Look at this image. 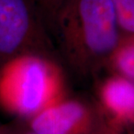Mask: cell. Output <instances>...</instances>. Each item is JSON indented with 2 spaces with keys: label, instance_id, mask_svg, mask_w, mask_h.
Returning <instances> with one entry per match:
<instances>
[{
  "label": "cell",
  "instance_id": "3957f363",
  "mask_svg": "<svg viewBox=\"0 0 134 134\" xmlns=\"http://www.w3.org/2000/svg\"><path fill=\"white\" fill-rule=\"evenodd\" d=\"M48 30L35 0H0V64L23 54L51 55Z\"/></svg>",
  "mask_w": 134,
  "mask_h": 134
},
{
  "label": "cell",
  "instance_id": "ba28073f",
  "mask_svg": "<svg viewBox=\"0 0 134 134\" xmlns=\"http://www.w3.org/2000/svg\"><path fill=\"white\" fill-rule=\"evenodd\" d=\"M38 9L50 30L52 19L64 0H35Z\"/></svg>",
  "mask_w": 134,
  "mask_h": 134
},
{
  "label": "cell",
  "instance_id": "30bf717a",
  "mask_svg": "<svg viewBox=\"0 0 134 134\" xmlns=\"http://www.w3.org/2000/svg\"><path fill=\"white\" fill-rule=\"evenodd\" d=\"M15 134H38V133L34 132L32 130H31L30 132H18V133H15Z\"/></svg>",
  "mask_w": 134,
  "mask_h": 134
},
{
  "label": "cell",
  "instance_id": "8fae6325",
  "mask_svg": "<svg viewBox=\"0 0 134 134\" xmlns=\"http://www.w3.org/2000/svg\"><path fill=\"white\" fill-rule=\"evenodd\" d=\"M132 134H134V132H133V133H132Z\"/></svg>",
  "mask_w": 134,
  "mask_h": 134
},
{
  "label": "cell",
  "instance_id": "7a4b0ae2",
  "mask_svg": "<svg viewBox=\"0 0 134 134\" xmlns=\"http://www.w3.org/2000/svg\"><path fill=\"white\" fill-rule=\"evenodd\" d=\"M65 93L64 77L52 55L28 53L0 64V107L29 119Z\"/></svg>",
  "mask_w": 134,
  "mask_h": 134
},
{
  "label": "cell",
  "instance_id": "5b68a950",
  "mask_svg": "<svg viewBox=\"0 0 134 134\" xmlns=\"http://www.w3.org/2000/svg\"><path fill=\"white\" fill-rule=\"evenodd\" d=\"M98 96L108 126L119 131L134 125V82L111 74L99 85Z\"/></svg>",
  "mask_w": 134,
  "mask_h": 134
},
{
  "label": "cell",
  "instance_id": "277c9868",
  "mask_svg": "<svg viewBox=\"0 0 134 134\" xmlns=\"http://www.w3.org/2000/svg\"><path fill=\"white\" fill-rule=\"evenodd\" d=\"M28 121L30 129L38 134H93L106 123L99 107L66 95Z\"/></svg>",
  "mask_w": 134,
  "mask_h": 134
},
{
  "label": "cell",
  "instance_id": "9c48e42d",
  "mask_svg": "<svg viewBox=\"0 0 134 134\" xmlns=\"http://www.w3.org/2000/svg\"><path fill=\"white\" fill-rule=\"evenodd\" d=\"M100 130H98V132H96L95 133H93V134H118V133L116 132H117L116 130L112 129V128H111L110 126H108V125L105 128V127L103 128V132H99Z\"/></svg>",
  "mask_w": 134,
  "mask_h": 134
},
{
  "label": "cell",
  "instance_id": "6da1fadb",
  "mask_svg": "<svg viewBox=\"0 0 134 134\" xmlns=\"http://www.w3.org/2000/svg\"><path fill=\"white\" fill-rule=\"evenodd\" d=\"M50 30L65 62L85 76L105 68L123 38L111 0H64Z\"/></svg>",
  "mask_w": 134,
  "mask_h": 134
},
{
  "label": "cell",
  "instance_id": "52a82bcc",
  "mask_svg": "<svg viewBox=\"0 0 134 134\" xmlns=\"http://www.w3.org/2000/svg\"><path fill=\"white\" fill-rule=\"evenodd\" d=\"M123 37L134 36V0H111Z\"/></svg>",
  "mask_w": 134,
  "mask_h": 134
},
{
  "label": "cell",
  "instance_id": "8992f818",
  "mask_svg": "<svg viewBox=\"0 0 134 134\" xmlns=\"http://www.w3.org/2000/svg\"><path fill=\"white\" fill-rule=\"evenodd\" d=\"M105 68L112 75L134 82V36L122 38L110 56Z\"/></svg>",
  "mask_w": 134,
  "mask_h": 134
}]
</instances>
